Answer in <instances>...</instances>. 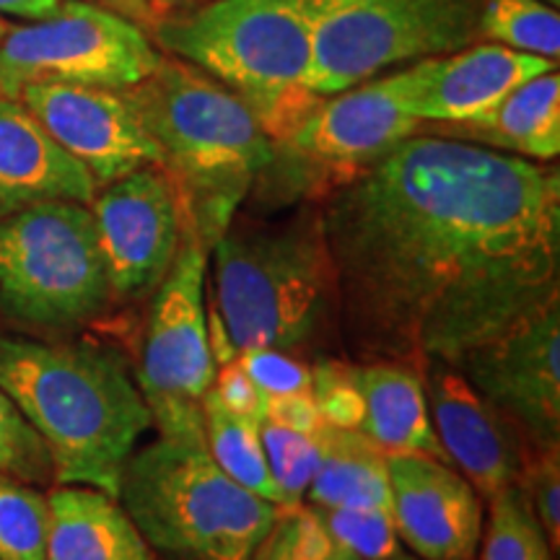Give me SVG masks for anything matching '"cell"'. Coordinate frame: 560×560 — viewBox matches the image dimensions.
<instances>
[{"label": "cell", "mask_w": 560, "mask_h": 560, "mask_svg": "<svg viewBox=\"0 0 560 560\" xmlns=\"http://www.w3.org/2000/svg\"><path fill=\"white\" fill-rule=\"evenodd\" d=\"M335 310L363 361L457 369L560 301V174L416 132L319 208Z\"/></svg>", "instance_id": "obj_1"}, {"label": "cell", "mask_w": 560, "mask_h": 560, "mask_svg": "<svg viewBox=\"0 0 560 560\" xmlns=\"http://www.w3.org/2000/svg\"><path fill=\"white\" fill-rule=\"evenodd\" d=\"M0 389L37 431L58 486L117 499L125 465L153 429L120 355L91 342L0 335Z\"/></svg>", "instance_id": "obj_2"}, {"label": "cell", "mask_w": 560, "mask_h": 560, "mask_svg": "<svg viewBox=\"0 0 560 560\" xmlns=\"http://www.w3.org/2000/svg\"><path fill=\"white\" fill-rule=\"evenodd\" d=\"M122 94L156 143L161 170L179 187L202 242L213 247L272 164L276 143L234 91L174 55H161Z\"/></svg>", "instance_id": "obj_3"}, {"label": "cell", "mask_w": 560, "mask_h": 560, "mask_svg": "<svg viewBox=\"0 0 560 560\" xmlns=\"http://www.w3.org/2000/svg\"><path fill=\"white\" fill-rule=\"evenodd\" d=\"M159 50L234 91L280 145L322 96L306 89L314 0H210L153 24Z\"/></svg>", "instance_id": "obj_4"}, {"label": "cell", "mask_w": 560, "mask_h": 560, "mask_svg": "<svg viewBox=\"0 0 560 560\" xmlns=\"http://www.w3.org/2000/svg\"><path fill=\"white\" fill-rule=\"evenodd\" d=\"M215 312L236 353L296 350L335 310V276L317 213L229 223L213 247Z\"/></svg>", "instance_id": "obj_5"}, {"label": "cell", "mask_w": 560, "mask_h": 560, "mask_svg": "<svg viewBox=\"0 0 560 560\" xmlns=\"http://www.w3.org/2000/svg\"><path fill=\"white\" fill-rule=\"evenodd\" d=\"M117 501L151 550L170 560H252L280 514L231 480L206 444L161 436L132 452Z\"/></svg>", "instance_id": "obj_6"}, {"label": "cell", "mask_w": 560, "mask_h": 560, "mask_svg": "<svg viewBox=\"0 0 560 560\" xmlns=\"http://www.w3.org/2000/svg\"><path fill=\"white\" fill-rule=\"evenodd\" d=\"M112 299L91 206L39 202L0 219V314L62 332L100 317Z\"/></svg>", "instance_id": "obj_7"}, {"label": "cell", "mask_w": 560, "mask_h": 560, "mask_svg": "<svg viewBox=\"0 0 560 560\" xmlns=\"http://www.w3.org/2000/svg\"><path fill=\"white\" fill-rule=\"evenodd\" d=\"M488 0H314L306 89L330 96L389 68L480 42Z\"/></svg>", "instance_id": "obj_8"}, {"label": "cell", "mask_w": 560, "mask_h": 560, "mask_svg": "<svg viewBox=\"0 0 560 560\" xmlns=\"http://www.w3.org/2000/svg\"><path fill=\"white\" fill-rule=\"evenodd\" d=\"M210 247L190 223L172 268L161 278L145 322L138 389L161 439L206 444L202 397L213 387L206 276Z\"/></svg>", "instance_id": "obj_9"}, {"label": "cell", "mask_w": 560, "mask_h": 560, "mask_svg": "<svg viewBox=\"0 0 560 560\" xmlns=\"http://www.w3.org/2000/svg\"><path fill=\"white\" fill-rule=\"evenodd\" d=\"M143 26L100 3L62 0L52 16L11 26L0 39V96L32 83L128 89L161 60Z\"/></svg>", "instance_id": "obj_10"}, {"label": "cell", "mask_w": 560, "mask_h": 560, "mask_svg": "<svg viewBox=\"0 0 560 560\" xmlns=\"http://www.w3.org/2000/svg\"><path fill=\"white\" fill-rule=\"evenodd\" d=\"M112 296L132 299L156 289L190 226L179 187L161 166L125 174L91 200Z\"/></svg>", "instance_id": "obj_11"}, {"label": "cell", "mask_w": 560, "mask_h": 560, "mask_svg": "<svg viewBox=\"0 0 560 560\" xmlns=\"http://www.w3.org/2000/svg\"><path fill=\"white\" fill-rule=\"evenodd\" d=\"M457 369L532 450L560 444V301L470 350Z\"/></svg>", "instance_id": "obj_12"}, {"label": "cell", "mask_w": 560, "mask_h": 560, "mask_svg": "<svg viewBox=\"0 0 560 560\" xmlns=\"http://www.w3.org/2000/svg\"><path fill=\"white\" fill-rule=\"evenodd\" d=\"M16 100L100 187L143 166H161L156 143L143 130L122 89L32 83L19 91Z\"/></svg>", "instance_id": "obj_13"}, {"label": "cell", "mask_w": 560, "mask_h": 560, "mask_svg": "<svg viewBox=\"0 0 560 560\" xmlns=\"http://www.w3.org/2000/svg\"><path fill=\"white\" fill-rule=\"evenodd\" d=\"M558 62L511 50L493 42H475L457 52L433 55L389 73L400 107L423 125L462 122L503 100Z\"/></svg>", "instance_id": "obj_14"}, {"label": "cell", "mask_w": 560, "mask_h": 560, "mask_svg": "<svg viewBox=\"0 0 560 560\" xmlns=\"http://www.w3.org/2000/svg\"><path fill=\"white\" fill-rule=\"evenodd\" d=\"M392 520L418 560H475L482 537V495L450 462L429 454H387Z\"/></svg>", "instance_id": "obj_15"}, {"label": "cell", "mask_w": 560, "mask_h": 560, "mask_svg": "<svg viewBox=\"0 0 560 560\" xmlns=\"http://www.w3.org/2000/svg\"><path fill=\"white\" fill-rule=\"evenodd\" d=\"M423 376L429 380L425 400L433 431L454 470L465 475L482 499L516 486L527 462L520 429L459 369L429 363Z\"/></svg>", "instance_id": "obj_16"}, {"label": "cell", "mask_w": 560, "mask_h": 560, "mask_svg": "<svg viewBox=\"0 0 560 560\" xmlns=\"http://www.w3.org/2000/svg\"><path fill=\"white\" fill-rule=\"evenodd\" d=\"M423 122L400 107L387 75L322 96L317 107L280 143L291 156L348 174L382 159Z\"/></svg>", "instance_id": "obj_17"}, {"label": "cell", "mask_w": 560, "mask_h": 560, "mask_svg": "<svg viewBox=\"0 0 560 560\" xmlns=\"http://www.w3.org/2000/svg\"><path fill=\"white\" fill-rule=\"evenodd\" d=\"M96 185L19 100L0 96V219L39 202L91 206Z\"/></svg>", "instance_id": "obj_18"}, {"label": "cell", "mask_w": 560, "mask_h": 560, "mask_svg": "<svg viewBox=\"0 0 560 560\" xmlns=\"http://www.w3.org/2000/svg\"><path fill=\"white\" fill-rule=\"evenodd\" d=\"M420 132L467 140L486 149L532 161H550L560 153V75L558 68L524 81L493 107L462 122L423 125Z\"/></svg>", "instance_id": "obj_19"}, {"label": "cell", "mask_w": 560, "mask_h": 560, "mask_svg": "<svg viewBox=\"0 0 560 560\" xmlns=\"http://www.w3.org/2000/svg\"><path fill=\"white\" fill-rule=\"evenodd\" d=\"M47 503V560H156L115 495L91 486H58Z\"/></svg>", "instance_id": "obj_20"}, {"label": "cell", "mask_w": 560, "mask_h": 560, "mask_svg": "<svg viewBox=\"0 0 560 560\" xmlns=\"http://www.w3.org/2000/svg\"><path fill=\"white\" fill-rule=\"evenodd\" d=\"M363 395L361 431L387 454H429L444 462L433 431L423 371L400 361H363L353 366Z\"/></svg>", "instance_id": "obj_21"}, {"label": "cell", "mask_w": 560, "mask_h": 560, "mask_svg": "<svg viewBox=\"0 0 560 560\" xmlns=\"http://www.w3.org/2000/svg\"><path fill=\"white\" fill-rule=\"evenodd\" d=\"M319 465L306 499L314 509H387L392 488L387 452L363 431L322 425Z\"/></svg>", "instance_id": "obj_22"}, {"label": "cell", "mask_w": 560, "mask_h": 560, "mask_svg": "<svg viewBox=\"0 0 560 560\" xmlns=\"http://www.w3.org/2000/svg\"><path fill=\"white\" fill-rule=\"evenodd\" d=\"M202 420H206L208 454L215 465L249 493L280 509H289V501L272 478L268 457H265L260 423L231 412L213 389H208V395L202 397Z\"/></svg>", "instance_id": "obj_23"}, {"label": "cell", "mask_w": 560, "mask_h": 560, "mask_svg": "<svg viewBox=\"0 0 560 560\" xmlns=\"http://www.w3.org/2000/svg\"><path fill=\"white\" fill-rule=\"evenodd\" d=\"M480 42L558 62L560 13L545 0H488L480 16Z\"/></svg>", "instance_id": "obj_24"}, {"label": "cell", "mask_w": 560, "mask_h": 560, "mask_svg": "<svg viewBox=\"0 0 560 560\" xmlns=\"http://www.w3.org/2000/svg\"><path fill=\"white\" fill-rule=\"evenodd\" d=\"M50 503L32 482L0 472V560H47Z\"/></svg>", "instance_id": "obj_25"}, {"label": "cell", "mask_w": 560, "mask_h": 560, "mask_svg": "<svg viewBox=\"0 0 560 560\" xmlns=\"http://www.w3.org/2000/svg\"><path fill=\"white\" fill-rule=\"evenodd\" d=\"M488 529L480 537V560H550V542L532 514L520 486L490 495Z\"/></svg>", "instance_id": "obj_26"}, {"label": "cell", "mask_w": 560, "mask_h": 560, "mask_svg": "<svg viewBox=\"0 0 560 560\" xmlns=\"http://www.w3.org/2000/svg\"><path fill=\"white\" fill-rule=\"evenodd\" d=\"M252 560H361L332 540L312 506L280 509L265 540L257 545Z\"/></svg>", "instance_id": "obj_27"}, {"label": "cell", "mask_w": 560, "mask_h": 560, "mask_svg": "<svg viewBox=\"0 0 560 560\" xmlns=\"http://www.w3.org/2000/svg\"><path fill=\"white\" fill-rule=\"evenodd\" d=\"M260 436L272 478L283 490L289 506H299L306 499V490H310L314 472H317L319 439L285 429V425L272 423L268 418L260 420Z\"/></svg>", "instance_id": "obj_28"}, {"label": "cell", "mask_w": 560, "mask_h": 560, "mask_svg": "<svg viewBox=\"0 0 560 560\" xmlns=\"http://www.w3.org/2000/svg\"><path fill=\"white\" fill-rule=\"evenodd\" d=\"M314 509V506H312ZM332 540L361 560L400 556V537L387 509H314Z\"/></svg>", "instance_id": "obj_29"}, {"label": "cell", "mask_w": 560, "mask_h": 560, "mask_svg": "<svg viewBox=\"0 0 560 560\" xmlns=\"http://www.w3.org/2000/svg\"><path fill=\"white\" fill-rule=\"evenodd\" d=\"M0 472L32 486L55 482L52 459L16 402L0 389Z\"/></svg>", "instance_id": "obj_30"}, {"label": "cell", "mask_w": 560, "mask_h": 560, "mask_svg": "<svg viewBox=\"0 0 560 560\" xmlns=\"http://www.w3.org/2000/svg\"><path fill=\"white\" fill-rule=\"evenodd\" d=\"M312 397L325 425L332 429L361 431L363 425V395L355 384L350 363L322 359L312 366Z\"/></svg>", "instance_id": "obj_31"}, {"label": "cell", "mask_w": 560, "mask_h": 560, "mask_svg": "<svg viewBox=\"0 0 560 560\" xmlns=\"http://www.w3.org/2000/svg\"><path fill=\"white\" fill-rule=\"evenodd\" d=\"M560 444L535 450L527 454L522 478L516 486L522 488L532 514L537 516L540 527L548 537L550 550L556 552L560 545Z\"/></svg>", "instance_id": "obj_32"}, {"label": "cell", "mask_w": 560, "mask_h": 560, "mask_svg": "<svg viewBox=\"0 0 560 560\" xmlns=\"http://www.w3.org/2000/svg\"><path fill=\"white\" fill-rule=\"evenodd\" d=\"M240 363L265 397L312 392V366L301 359H293L289 350L252 348L240 353Z\"/></svg>", "instance_id": "obj_33"}, {"label": "cell", "mask_w": 560, "mask_h": 560, "mask_svg": "<svg viewBox=\"0 0 560 560\" xmlns=\"http://www.w3.org/2000/svg\"><path fill=\"white\" fill-rule=\"evenodd\" d=\"M210 389H213L215 395H219V400L226 405L231 412H236V416L252 418L257 420V423L265 418V395L257 389V384L249 380L247 371L242 369L240 359L221 363V366L215 369L213 387Z\"/></svg>", "instance_id": "obj_34"}, {"label": "cell", "mask_w": 560, "mask_h": 560, "mask_svg": "<svg viewBox=\"0 0 560 560\" xmlns=\"http://www.w3.org/2000/svg\"><path fill=\"white\" fill-rule=\"evenodd\" d=\"M265 418L278 425H285V429L310 433V436H317L322 425H325L312 392H304V395L265 397Z\"/></svg>", "instance_id": "obj_35"}, {"label": "cell", "mask_w": 560, "mask_h": 560, "mask_svg": "<svg viewBox=\"0 0 560 560\" xmlns=\"http://www.w3.org/2000/svg\"><path fill=\"white\" fill-rule=\"evenodd\" d=\"M62 0H0V16L42 21L60 9Z\"/></svg>", "instance_id": "obj_36"}, {"label": "cell", "mask_w": 560, "mask_h": 560, "mask_svg": "<svg viewBox=\"0 0 560 560\" xmlns=\"http://www.w3.org/2000/svg\"><path fill=\"white\" fill-rule=\"evenodd\" d=\"M96 3L104 5V9L120 13L125 19H130L132 24L145 26V30H153V24L159 21V13L153 11L151 0H96Z\"/></svg>", "instance_id": "obj_37"}, {"label": "cell", "mask_w": 560, "mask_h": 560, "mask_svg": "<svg viewBox=\"0 0 560 560\" xmlns=\"http://www.w3.org/2000/svg\"><path fill=\"white\" fill-rule=\"evenodd\" d=\"M187 3H190V0H151L153 11L159 13V19L164 16V13H170L174 9H179V5H187Z\"/></svg>", "instance_id": "obj_38"}, {"label": "cell", "mask_w": 560, "mask_h": 560, "mask_svg": "<svg viewBox=\"0 0 560 560\" xmlns=\"http://www.w3.org/2000/svg\"><path fill=\"white\" fill-rule=\"evenodd\" d=\"M9 30H11V24L3 16H0V39H3L5 34H9Z\"/></svg>", "instance_id": "obj_39"}, {"label": "cell", "mask_w": 560, "mask_h": 560, "mask_svg": "<svg viewBox=\"0 0 560 560\" xmlns=\"http://www.w3.org/2000/svg\"><path fill=\"white\" fill-rule=\"evenodd\" d=\"M392 560H418L416 556H397V558H392Z\"/></svg>", "instance_id": "obj_40"}, {"label": "cell", "mask_w": 560, "mask_h": 560, "mask_svg": "<svg viewBox=\"0 0 560 560\" xmlns=\"http://www.w3.org/2000/svg\"><path fill=\"white\" fill-rule=\"evenodd\" d=\"M545 3H550L552 9H558V0H545Z\"/></svg>", "instance_id": "obj_41"}]
</instances>
